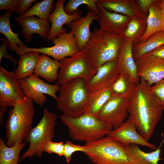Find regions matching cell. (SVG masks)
Masks as SVG:
<instances>
[{
    "mask_svg": "<svg viewBox=\"0 0 164 164\" xmlns=\"http://www.w3.org/2000/svg\"><path fill=\"white\" fill-rule=\"evenodd\" d=\"M163 111L158 97L146 81L140 78L130 98L128 112L138 132L146 140L152 136Z\"/></svg>",
    "mask_w": 164,
    "mask_h": 164,
    "instance_id": "cell-1",
    "label": "cell"
},
{
    "mask_svg": "<svg viewBox=\"0 0 164 164\" xmlns=\"http://www.w3.org/2000/svg\"><path fill=\"white\" fill-rule=\"evenodd\" d=\"M123 38L120 35L96 27L85 48L93 69L97 72L106 63L116 61Z\"/></svg>",
    "mask_w": 164,
    "mask_h": 164,
    "instance_id": "cell-2",
    "label": "cell"
},
{
    "mask_svg": "<svg viewBox=\"0 0 164 164\" xmlns=\"http://www.w3.org/2000/svg\"><path fill=\"white\" fill-rule=\"evenodd\" d=\"M33 102L25 96L9 109L5 123L7 146L10 147L23 142L32 128L35 113Z\"/></svg>",
    "mask_w": 164,
    "mask_h": 164,
    "instance_id": "cell-3",
    "label": "cell"
},
{
    "mask_svg": "<svg viewBox=\"0 0 164 164\" xmlns=\"http://www.w3.org/2000/svg\"><path fill=\"white\" fill-rule=\"evenodd\" d=\"M60 118L68 128L70 136L73 139L86 143L100 139L113 129L109 124L88 114L77 117L62 114Z\"/></svg>",
    "mask_w": 164,
    "mask_h": 164,
    "instance_id": "cell-4",
    "label": "cell"
},
{
    "mask_svg": "<svg viewBox=\"0 0 164 164\" xmlns=\"http://www.w3.org/2000/svg\"><path fill=\"white\" fill-rule=\"evenodd\" d=\"M86 82L83 79L76 78L61 86L57 107L63 114L77 117L86 113L91 95L85 87Z\"/></svg>",
    "mask_w": 164,
    "mask_h": 164,
    "instance_id": "cell-5",
    "label": "cell"
},
{
    "mask_svg": "<svg viewBox=\"0 0 164 164\" xmlns=\"http://www.w3.org/2000/svg\"><path fill=\"white\" fill-rule=\"evenodd\" d=\"M85 154L95 164H132L125 152L124 145L107 136L96 141L86 143Z\"/></svg>",
    "mask_w": 164,
    "mask_h": 164,
    "instance_id": "cell-6",
    "label": "cell"
},
{
    "mask_svg": "<svg viewBox=\"0 0 164 164\" xmlns=\"http://www.w3.org/2000/svg\"><path fill=\"white\" fill-rule=\"evenodd\" d=\"M58 116L45 108L43 116L36 126L29 131L24 141L29 144L26 151L22 154L19 161L35 155L40 157L43 147L46 142L52 141L54 136V128Z\"/></svg>",
    "mask_w": 164,
    "mask_h": 164,
    "instance_id": "cell-7",
    "label": "cell"
},
{
    "mask_svg": "<svg viewBox=\"0 0 164 164\" xmlns=\"http://www.w3.org/2000/svg\"><path fill=\"white\" fill-rule=\"evenodd\" d=\"M60 61V67L56 84L60 86L74 79L82 78L87 81L97 72L91 65L85 48Z\"/></svg>",
    "mask_w": 164,
    "mask_h": 164,
    "instance_id": "cell-8",
    "label": "cell"
},
{
    "mask_svg": "<svg viewBox=\"0 0 164 164\" xmlns=\"http://www.w3.org/2000/svg\"><path fill=\"white\" fill-rule=\"evenodd\" d=\"M54 46L50 47L40 48L20 47L15 51L19 56L31 52L44 53L60 61L70 57L79 51L76 39L70 32H66L58 35L52 40Z\"/></svg>",
    "mask_w": 164,
    "mask_h": 164,
    "instance_id": "cell-9",
    "label": "cell"
},
{
    "mask_svg": "<svg viewBox=\"0 0 164 164\" xmlns=\"http://www.w3.org/2000/svg\"><path fill=\"white\" fill-rule=\"evenodd\" d=\"M19 80L25 96L37 104L42 106L45 104L47 101L45 94L51 97L56 101L57 100L56 93L60 91L61 86L47 84L34 74Z\"/></svg>",
    "mask_w": 164,
    "mask_h": 164,
    "instance_id": "cell-10",
    "label": "cell"
},
{
    "mask_svg": "<svg viewBox=\"0 0 164 164\" xmlns=\"http://www.w3.org/2000/svg\"><path fill=\"white\" fill-rule=\"evenodd\" d=\"M25 97L15 71L0 67V106L13 107Z\"/></svg>",
    "mask_w": 164,
    "mask_h": 164,
    "instance_id": "cell-11",
    "label": "cell"
},
{
    "mask_svg": "<svg viewBox=\"0 0 164 164\" xmlns=\"http://www.w3.org/2000/svg\"><path fill=\"white\" fill-rule=\"evenodd\" d=\"M130 99L111 96L96 117L111 125L113 129L117 128L128 116Z\"/></svg>",
    "mask_w": 164,
    "mask_h": 164,
    "instance_id": "cell-12",
    "label": "cell"
},
{
    "mask_svg": "<svg viewBox=\"0 0 164 164\" xmlns=\"http://www.w3.org/2000/svg\"><path fill=\"white\" fill-rule=\"evenodd\" d=\"M137 74L149 87L164 78V59L147 53L135 59Z\"/></svg>",
    "mask_w": 164,
    "mask_h": 164,
    "instance_id": "cell-13",
    "label": "cell"
},
{
    "mask_svg": "<svg viewBox=\"0 0 164 164\" xmlns=\"http://www.w3.org/2000/svg\"><path fill=\"white\" fill-rule=\"evenodd\" d=\"M119 75L116 61L107 62L97 70L89 80L85 87L91 94L110 88Z\"/></svg>",
    "mask_w": 164,
    "mask_h": 164,
    "instance_id": "cell-14",
    "label": "cell"
},
{
    "mask_svg": "<svg viewBox=\"0 0 164 164\" xmlns=\"http://www.w3.org/2000/svg\"><path fill=\"white\" fill-rule=\"evenodd\" d=\"M65 1L58 0L55 3L54 10L49 17L48 21L51 24L46 38L48 42L52 41L60 34L67 32V29L63 27V25L70 26L72 22L81 16L82 12L79 9L72 15L67 14L64 11L63 7Z\"/></svg>",
    "mask_w": 164,
    "mask_h": 164,
    "instance_id": "cell-15",
    "label": "cell"
},
{
    "mask_svg": "<svg viewBox=\"0 0 164 164\" xmlns=\"http://www.w3.org/2000/svg\"><path fill=\"white\" fill-rule=\"evenodd\" d=\"M107 136L124 145L134 144L154 150L157 148L155 145L148 142L140 134L134 123L129 117L119 127L111 130Z\"/></svg>",
    "mask_w": 164,
    "mask_h": 164,
    "instance_id": "cell-16",
    "label": "cell"
},
{
    "mask_svg": "<svg viewBox=\"0 0 164 164\" xmlns=\"http://www.w3.org/2000/svg\"><path fill=\"white\" fill-rule=\"evenodd\" d=\"M88 10L86 15L81 16L72 22L70 26V32L74 36L79 51L85 48L90 38L91 32L90 26L94 20L98 21L99 16L92 10Z\"/></svg>",
    "mask_w": 164,
    "mask_h": 164,
    "instance_id": "cell-17",
    "label": "cell"
},
{
    "mask_svg": "<svg viewBox=\"0 0 164 164\" xmlns=\"http://www.w3.org/2000/svg\"><path fill=\"white\" fill-rule=\"evenodd\" d=\"M132 47L131 42L123 39L118 52L116 63L119 74H127L137 85L140 82V78L137 74Z\"/></svg>",
    "mask_w": 164,
    "mask_h": 164,
    "instance_id": "cell-18",
    "label": "cell"
},
{
    "mask_svg": "<svg viewBox=\"0 0 164 164\" xmlns=\"http://www.w3.org/2000/svg\"><path fill=\"white\" fill-rule=\"evenodd\" d=\"M14 19L21 26V34L27 43L32 40L34 33L39 34L43 40L46 39L51 26L49 21L42 20L34 16L24 18L15 16Z\"/></svg>",
    "mask_w": 164,
    "mask_h": 164,
    "instance_id": "cell-19",
    "label": "cell"
},
{
    "mask_svg": "<svg viewBox=\"0 0 164 164\" xmlns=\"http://www.w3.org/2000/svg\"><path fill=\"white\" fill-rule=\"evenodd\" d=\"M98 21L100 28L113 33L121 35L126 28L130 17L111 12L99 5Z\"/></svg>",
    "mask_w": 164,
    "mask_h": 164,
    "instance_id": "cell-20",
    "label": "cell"
},
{
    "mask_svg": "<svg viewBox=\"0 0 164 164\" xmlns=\"http://www.w3.org/2000/svg\"><path fill=\"white\" fill-rule=\"evenodd\" d=\"M162 141L159 146L151 152H144L137 144L124 145L125 153L130 162L132 164H159V162L162 159L161 148L164 143L162 133Z\"/></svg>",
    "mask_w": 164,
    "mask_h": 164,
    "instance_id": "cell-21",
    "label": "cell"
},
{
    "mask_svg": "<svg viewBox=\"0 0 164 164\" xmlns=\"http://www.w3.org/2000/svg\"><path fill=\"white\" fill-rule=\"evenodd\" d=\"M97 5L130 17L143 14L135 0H97Z\"/></svg>",
    "mask_w": 164,
    "mask_h": 164,
    "instance_id": "cell-22",
    "label": "cell"
},
{
    "mask_svg": "<svg viewBox=\"0 0 164 164\" xmlns=\"http://www.w3.org/2000/svg\"><path fill=\"white\" fill-rule=\"evenodd\" d=\"M147 18L143 14L130 17L126 28L120 35L124 39L131 42L133 46L139 43L146 30Z\"/></svg>",
    "mask_w": 164,
    "mask_h": 164,
    "instance_id": "cell-23",
    "label": "cell"
},
{
    "mask_svg": "<svg viewBox=\"0 0 164 164\" xmlns=\"http://www.w3.org/2000/svg\"><path fill=\"white\" fill-rule=\"evenodd\" d=\"M60 66V61L52 60L47 55L42 53L40 56L33 74L44 79L47 82H53L57 81L58 70Z\"/></svg>",
    "mask_w": 164,
    "mask_h": 164,
    "instance_id": "cell-24",
    "label": "cell"
},
{
    "mask_svg": "<svg viewBox=\"0 0 164 164\" xmlns=\"http://www.w3.org/2000/svg\"><path fill=\"white\" fill-rule=\"evenodd\" d=\"M40 55L39 53L31 52L21 55L15 73L18 80L27 78L34 74Z\"/></svg>",
    "mask_w": 164,
    "mask_h": 164,
    "instance_id": "cell-25",
    "label": "cell"
},
{
    "mask_svg": "<svg viewBox=\"0 0 164 164\" xmlns=\"http://www.w3.org/2000/svg\"><path fill=\"white\" fill-rule=\"evenodd\" d=\"M148 11L149 13L147 19L146 30L139 43L145 42L155 32L164 30V25L161 13L155 2L150 7Z\"/></svg>",
    "mask_w": 164,
    "mask_h": 164,
    "instance_id": "cell-26",
    "label": "cell"
},
{
    "mask_svg": "<svg viewBox=\"0 0 164 164\" xmlns=\"http://www.w3.org/2000/svg\"><path fill=\"white\" fill-rule=\"evenodd\" d=\"M12 12L6 11L0 17V32L5 36L9 41V44L8 47L11 51H15L20 47L26 46L19 37L21 32L15 33L12 31L10 27V19Z\"/></svg>",
    "mask_w": 164,
    "mask_h": 164,
    "instance_id": "cell-27",
    "label": "cell"
},
{
    "mask_svg": "<svg viewBox=\"0 0 164 164\" xmlns=\"http://www.w3.org/2000/svg\"><path fill=\"white\" fill-rule=\"evenodd\" d=\"M137 84L126 73L119 74L110 88L111 96L123 98H131Z\"/></svg>",
    "mask_w": 164,
    "mask_h": 164,
    "instance_id": "cell-28",
    "label": "cell"
},
{
    "mask_svg": "<svg viewBox=\"0 0 164 164\" xmlns=\"http://www.w3.org/2000/svg\"><path fill=\"white\" fill-rule=\"evenodd\" d=\"M164 44V30L158 31L152 35L145 42L133 46L132 53L134 59L148 53L158 46Z\"/></svg>",
    "mask_w": 164,
    "mask_h": 164,
    "instance_id": "cell-29",
    "label": "cell"
},
{
    "mask_svg": "<svg viewBox=\"0 0 164 164\" xmlns=\"http://www.w3.org/2000/svg\"><path fill=\"white\" fill-rule=\"evenodd\" d=\"M24 142L17 143L9 147L3 139L0 138V164H18L19 161V154L25 148Z\"/></svg>",
    "mask_w": 164,
    "mask_h": 164,
    "instance_id": "cell-30",
    "label": "cell"
},
{
    "mask_svg": "<svg viewBox=\"0 0 164 164\" xmlns=\"http://www.w3.org/2000/svg\"><path fill=\"white\" fill-rule=\"evenodd\" d=\"M111 96L110 88L91 94L88 108L85 113L96 116Z\"/></svg>",
    "mask_w": 164,
    "mask_h": 164,
    "instance_id": "cell-31",
    "label": "cell"
},
{
    "mask_svg": "<svg viewBox=\"0 0 164 164\" xmlns=\"http://www.w3.org/2000/svg\"><path fill=\"white\" fill-rule=\"evenodd\" d=\"M53 0H44L37 2L28 10L19 17L24 18L36 15L42 20H48L53 8Z\"/></svg>",
    "mask_w": 164,
    "mask_h": 164,
    "instance_id": "cell-32",
    "label": "cell"
},
{
    "mask_svg": "<svg viewBox=\"0 0 164 164\" xmlns=\"http://www.w3.org/2000/svg\"><path fill=\"white\" fill-rule=\"evenodd\" d=\"M97 0H69L64 7L65 12L68 15L73 14L82 5H87V9H90L98 15L99 11L97 6Z\"/></svg>",
    "mask_w": 164,
    "mask_h": 164,
    "instance_id": "cell-33",
    "label": "cell"
},
{
    "mask_svg": "<svg viewBox=\"0 0 164 164\" xmlns=\"http://www.w3.org/2000/svg\"><path fill=\"white\" fill-rule=\"evenodd\" d=\"M88 151V148L85 145L82 146L76 145L70 141H67L64 144L63 155L67 163H69L71 160L73 154L76 152H81L84 153Z\"/></svg>",
    "mask_w": 164,
    "mask_h": 164,
    "instance_id": "cell-34",
    "label": "cell"
},
{
    "mask_svg": "<svg viewBox=\"0 0 164 164\" xmlns=\"http://www.w3.org/2000/svg\"><path fill=\"white\" fill-rule=\"evenodd\" d=\"M64 144L62 141L54 142L52 141H49L44 146L43 152H46L49 154L55 153L62 156L63 155Z\"/></svg>",
    "mask_w": 164,
    "mask_h": 164,
    "instance_id": "cell-35",
    "label": "cell"
},
{
    "mask_svg": "<svg viewBox=\"0 0 164 164\" xmlns=\"http://www.w3.org/2000/svg\"><path fill=\"white\" fill-rule=\"evenodd\" d=\"M150 89L159 99L164 111V78L152 86Z\"/></svg>",
    "mask_w": 164,
    "mask_h": 164,
    "instance_id": "cell-36",
    "label": "cell"
},
{
    "mask_svg": "<svg viewBox=\"0 0 164 164\" xmlns=\"http://www.w3.org/2000/svg\"><path fill=\"white\" fill-rule=\"evenodd\" d=\"M0 39L2 41V43L0 47V63L2 58L4 57L12 62L15 66L18 63L17 60L8 53L7 51V48L9 44V41L7 39L4 38H1Z\"/></svg>",
    "mask_w": 164,
    "mask_h": 164,
    "instance_id": "cell-37",
    "label": "cell"
},
{
    "mask_svg": "<svg viewBox=\"0 0 164 164\" xmlns=\"http://www.w3.org/2000/svg\"><path fill=\"white\" fill-rule=\"evenodd\" d=\"M19 6V0H0V10H5L18 12Z\"/></svg>",
    "mask_w": 164,
    "mask_h": 164,
    "instance_id": "cell-38",
    "label": "cell"
},
{
    "mask_svg": "<svg viewBox=\"0 0 164 164\" xmlns=\"http://www.w3.org/2000/svg\"><path fill=\"white\" fill-rule=\"evenodd\" d=\"M36 0H19V6L18 14L21 16L29 9L32 3L36 2Z\"/></svg>",
    "mask_w": 164,
    "mask_h": 164,
    "instance_id": "cell-39",
    "label": "cell"
},
{
    "mask_svg": "<svg viewBox=\"0 0 164 164\" xmlns=\"http://www.w3.org/2000/svg\"><path fill=\"white\" fill-rule=\"evenodd\" d=\"M156 0H135L140 7L142 14L145 15L151 5Z\"/></svg>",
    "mask_w": 164,
    "mask_h": 164,
    "instance_id": "cell-40",
    "label": "cell"
},
{
    "mask_svg": "<svg viewBox=\"0 0 164 164\" xmlns=\"http://www.w3.org/2000/svg\"><path fill=\"white\" fill-rule=\"evenodd\" d=\"M147 53L164 59V44L158 46Z\"/></svg>",
    "mask_w": 164,
    "mask_h": 164,
    "instance_id": "cell-41",
    "label": "cell"
},
{
    "mask_svg": "<svg viewBox=\"0 0 164 164\" xmlns=\"http://www.w3.org/2000/svg\"><path fill=\"white\" fill-rule=\"evenodd\" d=\"M155 3L161 11L164 25V0H156Z\"/></svg>",
    "mask_w": 164,
    "mask_h": 164,
    "instance_id": "cell-42",
    "label": "cell"
},
{
    "mask_svg": "<svg viewBox=\"0 0 164 164\" xmlns=\"http://www.w3.org/2000/svg\"><path fill=\"white\" fill-rule=\"evenodd\" d=\"M8 107L6 106H0V123H2L3 115L7 110Z\"/></svg>",
    "mask_w": 164,
    "mask_h": 164,
    "instance_id": "cell-43",
    "label": "cell"
}]
</instances>
